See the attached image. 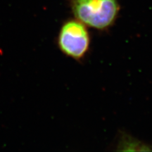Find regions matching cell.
I'll return each instance as SVG.
<instances>
[{
  "label": "cell",
  "mask_w": 152,
  "mask_h": 152,
  "mask_svg": "<svg viewBox=\"0 0 152 152\" xmlns=\"http://www.w3.org/2000/svg\"><path fill=\"white\" fill-rule=\"evenodd\" d=\"M57 44L65 56L76 61L83 60L91 46L88 27L76 18L66 20L59 31Z\"/></svg>",
  "instance_id": "cell-2"
},
{
  "label": "cell",
  "mask_w": 152,
  "mask_h": 152,
  "mask_svg": "<svg viewBox=\"0 0 152 152\" xmlns=\"http://www.w3.org/2000/svg\"><path fill=\"white\" fill-rule=\"evenodd\" d=\"M118 151H152L151 146L122 133L117 146Z\"/></svg>",
  "instance_id": "cell-3"
},
{
  "label": "cell",
  "mask_w": 152,
  "mask_h": 152,
  "mask_svg": "<svg viewBox=\"0 0 152 152\" xmlns=\"http://www.w3.org/2000/svg\"><path fill=\"white\" fill-rule=\"evenodd\" d=\"M70 5L75 18L98 31L110 28L121 10L118 0H70Z\"/></svg>",
  "instance_id": "cell-1"
}]
</instances>
